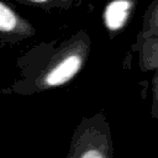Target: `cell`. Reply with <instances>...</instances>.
<instances>
[{
	"label": "cell",
	"instance_id": "6da1fadb",
	"mask_svg": "<svg viewBox=\"0 0 158 158\" xmlns=\"http://www.w3.org/2000/svg\"><path fill=\"white\" fill-rule=\"evenodd\" d=\"M89 51L90 38L84 30L65 38L42 41L17 58L19 78L0 91L28 96L62 88L81 72Z\"/></svg>",
	"mask_w": 158,
	"mask_h": 158
},
{
	"label": "cell",
	"instance_id": "7a4b0ae2",
	"mask_svg": "<svg viewBox=\"0 0 158 158\" xmlns=\"http://www.w3.org/2000/svg\"><path fill=\"white\" fill-rule=\"evenodd\" d=\"M94 120L84 118L73 132L67 158H106Z\"/></svg>",
	"mask_w": 158,
	"mask_h": 158
},
{
	"label": "cell",
	"instance_id": "3957f363",
	"mask_svg": "<svg viewBox=\"0 0 158 158\" xmlns=\"http://www.w3.org/2000/svg\"><path fill=\"white\" fill-rule=\"evenodd\" d=\"M36 35L32 22L0 0V42L20 43Z\"/></svg>",
	"mask_w": 158,
	"mask_h": 158
},
{
	"label": "cell",
	"instance_id": "277c9868",
	"mask_svg": "<svg viewBox=\"0 0 158 158\" xmlns=\"http://www.w3.org/2000/svg\"><path fill=\"white\" fill-rule=\"evenodd\" d=\"M131 10L130 0H111L104 9V25L110 32L121 30L127 22Z\"/></svg>",
	"mask_w": 158,
	"mask_h": 158
},
{
	"label": "cell",
	"instance_id": "5b68a950",
	"mask_svg": "<svg viewBox=\"0 0 158 158\" xmlns=\"http://www.w3.org/2000/svg\"><path fill=\"white\" fill-rule=\"evenodd\" d=\"M19 4L33 6L44 11H49L52 9H59V10H69L74 7L79 0H15Z\"/></svg>",
	"mask_w": 158,
	"mask_h": 158
}]
</instances>
